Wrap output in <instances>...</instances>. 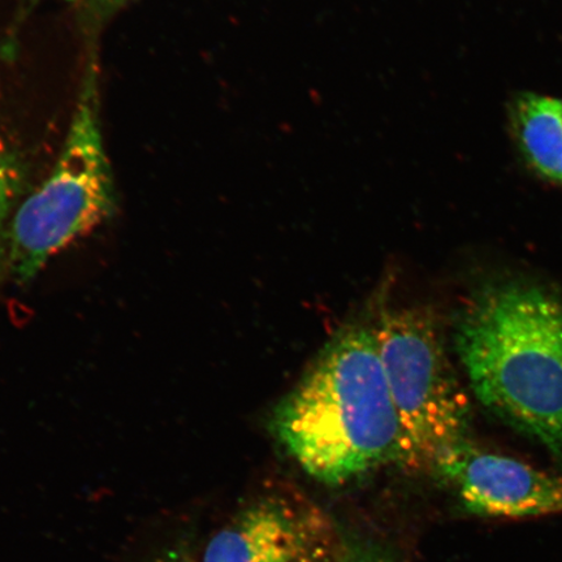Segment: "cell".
Masks as SVG:
<instances>
[{
	"mask_svg": "<svg viewBox=\"0 0 562 562\" xmlns=\"http://www.w3.org/2000/svg\"><path fill=\"white\" fill-rule=\"evenodd\" d=\"M272 427L300 467L331 486L398 462V419L374 329L337 335L277 407Z\"/></svg>",
	"mask_w": 562,
	"mask_h": 562,
	"instance_id": "cell-2",
	"label": "cell"
},
{
	"mask_svg": "<svg viewBox=\"0 0 562 562\" xmlns=\"http://www.w3.org/2000/svg\"><path fill=\"white\" fill-rule=\"evenodd\" d=\"M400 426V460L434 469L467 441L469 402L457 381L437 323L417 308L386 312L374 329Z\"/></svg>",
	"mask_w": 562,
	"mask_h": 562,
	"instance_id": "cell-4",
	"label": "cell"
},
{
	"mask_svg": "<svg viewBox=\"0 0 562 562\" xmlns=\"http://www.w3.org/2000/svg\"><path fill=\"white\" fill-rule=\"evenodd\" d=\"M161 562H194L191 557L184 551L175 550L167 553V557Z\"/></svg>",
	"mask_w": 562,
	"mask_h": 562,
	"instance_id": "cell-11",
	"label": "cell"
},
{
	"mask_svg": "<svg viewBox=\"0 0 562 562\" xmlns=\"http://www.w3.org/2000/svg\"><path fill=\"white\" fill-rule=\"evenodd\" d=\"M321 547L312 521L284 501L267 498L217 532L202 562H300Z\"/></svg>",
	"mask_w": 562,
	"mask_h": 562,
	"instance_id": "cell-6",
	"label": "cell"
},
{
	"mask_svg": "<svg viewBox=\"0 0 562 562\" xmlns=\"http://www.w3.org/2000/svg\"><path fill=\"white\" fill-rule=\"evenodd\" d=\"M300 562H325V550H323V547H321L318 550L308 554L307 558Z\"/></svg>",
	"mask_w": 562,
	"mask_h": 562,
	"instance_id": "cell-12",
	"label": "cell"
},
{
	"mask_svg": "<svg viewBox=\"0 0 562 562\" xmlns=\"http://www.w3.org/2000/svg\"><path fill=\"white\" fill-rule=\"evenodd\" d=\"M77 12L91 33L101 27L105 21L123 10L133 0H72Z\"/></svg>",
	"mask_w": 562,
	"mask_h": 562,
	"instance_id": "cell-9",
	"label": "cell"
},
{
	"mask_svg": "<svg viewBox=\"0 0 562 562\" xmlns=\"http://www.w3.org/2000/svg\"><path fill=\"white\" fill-rule=\"evenodd\" d=\"M21 175L15 158L0 145V271L7 267V238L20 194Z\"/></svg>",
	"mask_w": 562,
	"mask_h": 562,
	"instance_id": "cell-8",
	"label": "cell"
},
{
	"mask_svg": "<svg viewBox=\"0 0 562 562\" xmlns=\"http://www.w3.org/2000/svg\"><path fill=\"white\" fill-rule=\"evenodd\" d=\"M457 351L475 396L562 463V302L542 288H484L460 314Z\"/></svg>",
	"mask_w": 562,
	"mask_h": 562,
	"instance_id": "cell-1",
	"label": "cell"
},
{
	"mask_svg": "<svg viewBox=\"0 0 562 562\" xmlns=\"http://www.w3.org/2000/svg\"><path fill=\"white\" fill-rule=\"evenodd\" d=\"M337 562H396L383 548L361 539H346L337 551Z\"/></svg>",
	"mask_w": 562,
	"mask_h": 562,
	"instance_id": "cell-10",
	"label": "cell"
},
{
	"mask_svg": "<svg viewBox=\"0 0 562 562\" xmlns=\"http://www.w3.org/2000/svg\"><path fill=\"white\" fill-rule=\"evenodd\" d=\"M90 54L65 143L42 184L13 211L7 266L27 281L55 252L100 226L116 209L114 173L105 151L100 69Z\"/></svg>",
	"mask_w": 562,
	"mask_h": 562,
	"instance_id": "cell-3",
	"label": "cell"
},
{
	"mask_svg": "<svg viewBox=\"0 0 562 562\" xmlns=\"http://www.w3.org/2000/svg\"><path fill=\"white\" fill-rule=\"evenodd\" d=\"M512 126L532 170L562 187V100L519 95L512 105Z\"/></svg>",
	"mask_w": 562,
	"mask_h": 562,
	"instance_id": "cell-7",
	"label": "cell"
},
{
	"mask_svg": "<svg viewBox=\"0 0 562 562\" xmlns=\"http://www.w3.org/2000/svg\"><path fill=\"white\" fill-rule=\"evenodd\" d=\"M470 515L533 518L562 515V476L470 442L448 451L434 467Z\"/></svg>",
	"mask_w": 562,
	"mask_h": 562,
	"instance_id": "cell-5",
	"label": "cell"
}]
</instances>
